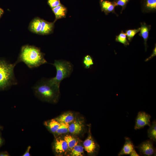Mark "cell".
Masks as SVG:
<instances>
[{
	"mask_svg": "<svg viewBox=\"0 0 156 156\" xmlns=\"http://www.w3.org/2000/svg\"><path fill=\"white\" fill-rule=\"evenodd\" d=\"M42 19L36 18L31 22L29 26L30 31L36 34H40L42 24Z\"/></svg>",
	"mask_w": 156,
	"mask_h": 156,
	"instance_id": "17",
	"label": "cell"
},
{
	"mask_svg": "<svg viewBox=\"0 0 156 156\" xmlns=\"http://www.w3.org/2000/svg\"><path fill=\"white\" fill-rule=\"evenodd\" d=\"M99 3L101 11L103 12L106 15L112 12L117 15L115 11V8L116 6L113 1L100 0Z\"/></svg>",
	"mask_w": 156,
	"mask_h": 156,
	"instance_id": "8",
	"label": "cell"
},
{
	"mask_svg": "<svg viewBox=\"0 0 156 156\" xmlns=\"http://www.w3.org/2000/svg\"><path fill=\"white\" fill-rule=\"evenodd\" d=\"M115 41L123 44L125 46H127L129 44L127 39L126 35L123 31H122L118 35L116 36Z\"/></svg>",
	"mask_w": 156,
	"mask_h": 156,
	"instance_id": "21",
	"label": "cell"
},
{
	"mask_svg": "<svg viewBox=\"0 0 156 156\" xmlns=\"http://www.w3.org/2000/svg\"><path fill=\"white\" fill-rule=\"evenodd\" d=\"M3 142V141L0 135V147L2 145Z\"/></svg>",
	"mask_w": 156,
	"mask_h": 156,
	"instance_id": "32",
	"label": "cell"
},
{
	"mask_svg": "<svg viewBox=\"0 0 156 156\" xmlns=\"http://www.w3.org/2000/svg\"><path fill=\"white\" fill-rule=\"evenodd\" d=\"M83 64L86 69L89 68L91 66L93 65V59L91 56L89 55L85 56L83 60Z\"/></svg>",
	"mask_w": 156,
	"mask_h": 156,
	"instance_id": "25",
	"label": "cell"
},
{
	"mask_svg": "<svg viewBox=\"0 0 156 156\" xmlns=\"http://www.w3.org/2000/svg\"><path fill=\"white\" fill-rule=\"evenodd\" d=\"M64 139L66 142L68 147V150L70 151H71L78 143L77 140L70 135H66L64 137Z\"/></svg>",
	"mask_w": 156,
	"mask_h": 156,
	"instance_id": "20",
	"label": "cell"
},
{
	"mask_svg": "<svg viewBox=\"0 0 156 156\" xmlns=\"http://www.w3.org/2000/svg\"><path fill=\"white\" fill-rule=\"evenodd\" d=\"M60 123H70L75 120L74 114L70 112L64 113L55 118Z\"/></svg>",
	"mask_w": 156,
	"mask_h": 156,
	"instance_id": "15",
	"label": "cell"
},
{
	"mask_svg": "<svg viewBox=\"0 0 156 156\" xmlns=\"http://www.w3.org/2000/svg\"><path fill=\"white\" fill-rule=\"evenodd\" d=\"M44 125L50 131L55 134L60 123L55 118L45 122Z\"/></svg>",
	"mask_w": 156,
	"mask_h": 156,
	"instance_id": "18",
	"label": "cell"
},
{
	"mask_svg": "<svg viewBox=\"0 0 156 156\" xmlns=\"http://www.w3.org/2000/svg\"><path fill=\"white\" fill-rule=\"evenodd\" d=\"M131 156H138L139 155L135 151L134 149L130 154Z\"/></svg>",
	"mask_w": 156,
	"mask_h": 156,
	"instance_id": "30",
	"label": "cell"
},
{
	"mask_svg": "<svg viewBox=\"0 0 156 156\" xmlns=\"http://www.w3.org/2000/svg\"><path fill=\"white\" fill-rule=\"evenodd\" d=\"M148 130V137L151 140L156 142V122L155 120L149 126Z\"/></svg>",
	"mask_w": 156,
	"mask_h": 156,
	"instance_id": "19",
	"label": "cell"
},
{
	"mask_svg": "<svg viewBox=\"0 0 156 156\" xmlns=\"http://www.w3.org/2000/svg\"><path fill=\"white\" fill-rule=\"evenodd\" d=\"M60 125L55 134L60 135L65 134L69 132V123H60Z\"/></svg>",
	"mask_w": 156,
	"mask_h": 156,
	"instance_id": "23",
	"label": "cell"
},
{
	"mask_svg": "<svg viewBox=\"0 0 156 156\" xmlns=\"http://www.w3.org/2000/svg\"><path fill=\"white\" fill-rule=\"evenodd\" d=\"M9 154L6 151H3L0 152V156H8Z\"/></svg>",
	"mask_w": 156,
	"mask_h": 156,
	"instance_id": "31",
	"label": "cell"
},
{
	"mask_svg": "<svg viewBox=\"0 0 156 156\" xmlns=\"http://www.w3.org/2000/svg\"><path fill=\"white\" fill-rule=\"evenodd\" d=\"M141 27L139 35L142 37L144 41L145 50L147 49V41L148 37L149 32L151 29L150 25L147 24L145 23H141Z\"/></svg>",
	"mask_w": 156,
	"mask_h": 156,
	"instance_id": "12",
	"label": "cell"
},
{
	"mask_svg": "<svg viewBox=\"0 0 156 156\" xmlns=\"http://www.w3.org/2000/svg\"><path fill=\"white\" fill-rule=\"evenodd\" d=\"M2 127L1 126H0V129H2Z\"/></svg>",
	"mask_w": 156,
	"mask_h": 156,
	"instance_id": "34",
	"label": "cell"
},
{
	"mask_svg": "<svg viewBox=\"0 0 156 156\" xmlns=\"http://www.w3.org/2000/svg\"><path fill=\"white\" fill-rule=\"evenodd\" d=\"M125 144L118 153V156L130 154L132 151L134 149V146L130 138L128 137H125Z\"/></svg>",
	"mask_w": 156,
	"mask_h": 156,
	"instance_id": "13",
	"label": "cell"
},
{
	"mask_svg": "<svg viewBox=\"0 0 156 156\" xmlns=\"http://www.w3.org/2000/svg\"><path fill=\"white\" fill-rule=\"evenodd\" d=\"M136 147L139 149L140 154L144 156H152L154 153L155 150L151 140L142 142Z\"/></svg>",
	"mask_w": 156,
	"mask_h": 156,
	"instance_id": "6",
	"label": "cell"
},
{
	"mask_svg": "<svg viewBox=\"0 0 156 156\" xmlns=\"http://www.w3.org/2000/svg\"><path fill=\"white\" fill-rule=\"evenodd\" d=\"M59 87L52 83L49 79L43 78L38 81L32 89L35 95L41 101L55 103L59 96Z\"/></svg>",
	"mask_w": 156,
	"mask_h": 156,
	"instance_id": "1",
	"label": "cell"
},
{
	"mask_svg": "<svg viewBox=\"0 0 156 156\" xmlns=\"http://www.w3.org/2000/svg\"><path fill=\"white\" fill-rule=\"evenodd\" d=\"M55 16V21L66 17L67 8L62 4L52 9Z\"/></svg>",
	"mask_w": 156,
	"mask_h": 156,
	"instance_id": "14",
	"label": "cell"
},
{
	"mask_svg": "<svg viewBox=\"0 0 156 156\" xmlns=\"http://www.w3.org/2000/svg\"><path fill=\"white\" fill-rule=\"evenodd\" d=\"M141 7L143 12H155L156 0H141Z\"/></svg>",
	"mask_w": 156,
	"mask_h": 156,
	"instance_id": "9",
	"label": "cell"
},
{
	"mask_svg": "<svg viewBox=\"0 0 156 156\" xmlns=\"http://www.w3.org/2000/svg\"><path fill=\"white\" fill-rule=\"evenodd\" d=\"M44 56V54L38 48L27 45L22 47L16 61L18 63L23 62L28 67L32 68L48 63Z\"/></svg>",
	"mask_w": 156,
	"mask_h": 156,
	"instance_id": "2",
	"label": "cell"
},
{
	"mask_svg": "<svg viewBox=\"0 0 156 156\" xmlns=\"http://www.w3.org/2000/svg\"><path fill=\"white\" fill-rule=\"evenodd\" d=\"M70 124L69 132L73 134L79 133L82 130L83 127L82 120L79 119L75 120Z\"/></svg>",
	"mask_w": 156,
	"mask_h": 156,
	"instance_id": "11",
	"label": "cell"
},
{
	"mask_svg": "<svg viewBox=\"0 0 156 156\" xmlns=\"http://www.w3.org/2000/svg\"><path fill=\"white\" fill-rule=\"evenodd\" d=\"M83 145L85 150L88 153L91 154L95 153L98 147L97 144L90 135H89L88 138L84 142Z\"/></svg>",
	"mask_w": 156,
	"mask_h": 156,
	"instance_id": "10",
	"label": "cell"
},
{
	"mask_svg": "<svg viewBox=\"0 0 156 156\" xmlns=\"http://www.w3.org/2000/svg\"><path fill=\"white\" fill-rule=\"evenodd\" d=\"M130 0H114L113 1L116 6H120L122 7L121 12V13L123 11L125 10L128 3Z\"/></svg>",
	"mask_w": 156,
	"mask_h": 156,
	"instance_id": "26",
	"label": "cell"
},
{
	"mask_svg": "<svg viewBox=\"0 0 156 156\" xmlns=\"http://www.w3.org/2000/svg\"><path fill=\"white\" fill-rule=\"evenodd\" d=\"M53 147L55 152L58 154L64 153L68 150L67 143L64 139H56L54 142Z\"/></svg>",
	"mask_w": 156,
	"mask_h": 156,
	"instance_id": "7",
	"label": "cell"
},
{
	"mask_svg": "<svg viewBox=\"0 0 156 156\" xmlns=\"http://www.w3.org/2000/svg\"><path fill=\"white\" fill-rule=\"evenodd\" d=\"M31 148V146H29L25 152V153L23 155V156H30L31 155L29 153V151Z\"/></svg>",
	"mask_w": 156,
	"mask_h": 156,
	"instance_id": "29",
	"label": "cell"
},
{
	"mask_svg": "<svg viewBox=\"0 0 156 156\" xmlns=\"http://www.w3.org/2000/svg\"><path fill=\"white\" fill-rule=\"evenodd\" d=\"M3 13V10L0 8V18Z\"/></svg>",
	"mask_w": 156,
	"mask_h": 156,
	"instance_id": "33",
	"label": "cell"
},
{
	"mask_svg": "<svg viewBox=\"0 0 156 156\" xmlns=\"http://www.w3.org/2000/svg\"><path fill=\"white\" fill-rule=\"evenodd\" d=\"M151 118L150 115L144 112H139L136 118L134 129H140L146 125L150 126L151 125L150 120Z\"/></svg>",
	"mask_w": 156,
	"mask_h": 156,
	"instance_id": "5",
	"label": "cell"
},
{
	"mask_svg": "<svg viewBox=\"0 0 156 156\" xmlns=\"http://www.w3.org/2000/svg\"><path fill=\"white\" fill-rule=\"evenodd\" d=\"M140 27H139L137 29H128L126 31L125 33L129 42L132 40L134 36L140 31Z\"/></svg>",
	"mask_w": 156,
	"mask_h": 156,
	"instance_id": "24",
	"label": "cell"
},
{
	"mask_svg": "<svg viewBox=\"0 0 156 156\" xmlns=\"http://www.w3.org/2000/svg\"><path fill=\"white\" fill-rule=\"evenodd\" d=\"M52 64L56 69V75L49 79L52 83L60 87L61 81L71 75L73 71V66L69 62L62 60H55Z\"/></svg>",
	"mask_w": 156,
	"mask_h": 156,
	"instance_id": "4",
	"label": "cell"
},
{
	"mask_svg": "<svg viewBox=\"0 0 156 156\" xmlns=\"http://www.w3.org/2000/svg\"><path fill=\"white\" fill-rule=\"evenodd\" d=\"M47 2L52 9L61 4L60 0H47Z\"/></svg>",
	"mask_w": 156,
	"mask_h": 156,
	"instance_id": "27",
	"label": "cell"
},
{
	"mask_svg": "<svg viewBox=\"0 0 156 156\" xmlns=\"http://www.w3.org/2000/svg\"><path fill=\"white\" fill-rule=\"evenodd\" d=\"M54 22H49L42 19L40 34L45 35L50 33L53 31Z\"/></svg>",
	"mask_w": 156,
	"mask_h": 156,
	"instance_id": "16",
	"label": "cell"
},
{
	"mask_svg": "<svg viewBox=\"0 0 156 156\" xmlns=\"http://www.w3.org/2000/svg\"><path fill=\"white\" fill-rule=\"evenodd\" d=\"M156 46L155 44V47L153 50V53L151 54V55L148 57L145 60V62H147L148 61L151 59H152L154 57L156 56Z\"/></svg>",
	"mask_w": 156,
	"mask_h": 156,
	"instance_id": "28",
	"label": "cell"
},
{
	"mask_svg": "<svg viewBox=\"0 0 156 156\" xmlns=\"http://www.w3.org/2000/svg\"><path fill=\"white\" fill-rule=\"evenodd\" d=\"M18 63L16 61L11 64L3 59H0V91L6 90L17 84L14 69Z\"/></svg>",
	"mask_w": 156,
	"mask_h": 156,
	"instance_id": "3",
	"label": "cell"
},
{
	"mask_svg": "<svg viewBox=\"0 0 156 156\" xmlns=\"http://www.w3.org/2000/svg\"><path fill=\"white\" fill-rule=\"evenodd\" d=\"M84 148L78 144L75 146L71 151V155L72 156H82L83 153Z\"/></svg>",
	"mask_w": 156,
	"mask_h": 156,
	"instance_id": "22",
	"label": "cell"
}]
</instances>
